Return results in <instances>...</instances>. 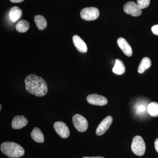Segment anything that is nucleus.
<instances>
[{"label": "nucleus", "mask_w": 158, "mask_h": 158, "mask_svg": "<svg viewBox=\"0 0 158 158\" xmlns=\"http://www.w3.org/2000/svg\"><path fill=\"white\" fill-rule=\"evenodd\" d=\"M25 83L26 90L35 96H45L48 91L47 84L44 79L36 75L27 76L25 80Z\"/></svg>", "instance_id": "obj_1"}, {"label": "nucleus", "mask_w": 158, "mask_h": 158, "mask_svg": "<svg viewBox=\"0 0 158 158\" xmlns=\"http://www.w3.org/2000/svg\"><path fill=\"white\" fill-rule=\"evenodd\" d=\"M1 150L4 155L11 158L20 157L25 153L24 149L19 144L10 141L2 143Z\"/></svg>", "instance_id": "obj_2"}, {"label": "nucleus", "mask_w": 158, "mask_h": 158, "mask_svg": "<svg viewBox=\"0 0 158 158\" xmlns=\"http://www.w3.org/2000/svg\"><path fill=\"white\" fill-rule=\"evenodd\" d=\"M132 151L135 154L138 156H142L145 151V144L144 140L140 136L134 137L131 144Z\"/></svg>", "instance_id": "obj_3"}, {"label": "nucleus", "mask_w": 158, "mask_h": 158, "mask_svg": "<svg viewBox=\"0 0 158 158\" xmlns=\"http://www.w3.org/2000/svg\"><path fill=\"white\" fill-rule=\"evenodd\" d=\"M72 120L74 126L79 132H83L88 129V122L86 118L82 115L76 114L73 117Z\"/></svg>", "instance_id": "obj_4"}, {"label": "nucleus", "mask_w": 158, "mask_h": 158, "mask_svg": "<svg viewBox=\"0 0 158 158\" xmlns=\"http://www.w3.org/2000/svg\"><path fill=\"white\" fill-rule=\"evenodd\" d=\"M99 15V11L95 7L86 8L81 11L82 19L86 21H93L96 19Z\"/></svg>", "instance_id": "obj_5"}, {"label": "nucleus", "mask_w": 158, "mask_h": 158, "mask_svg": "<svg viewBox=\"0 0 158 158\" xmlns=\"http://www.w3.org/2000/svg\"><path fill=\"white\" fill-rule=\"evenodd\" d=\"M124 12L132 16L137 17L140 16L142 13L141 9L137 3L134 2H129L126 3L123 7Z\"/></svg>", "instance_id": "obj_6"}, {"label": "nucleus", "mask_w": 158, "mask_h": 158, "mask_svg": "<svg viewBox=\"0 0 158 158\" xmlns=\"http://www.w3.org/2000/svg\"><path fill=\"white\" fill-rule=\"evenodd\" d=\"M54 128L57 134L61 138H66L69 137L70 132L68 127L64 123L57 121L54 124Z\"/></svg>", "instance_id": "obj_7"}, {"label": "nucleus", "mask_w": 158, "mask_h": 158, "mask_svg": "<svg viewBox=\"0 0 158 158\" xmlns=\"http://www.w3.org/2000/svg\"><path fill=\"white\" fill-rule=\"evenodd\" d=\"M113 117L109 116L103 119L97 128L96 134L97 135H103L106 131L113 122Z\"/></svg>", "instance_id": "obj_8"}, {"label": "nucleus", "mask_w": 158, "mask_h": 158, "mask_svg": "<svg viewBox=\"0 0 158 158\" xmlns=\"http://www.w3.org/2000/svg\"><path fill=\"white\" fill-rule=\"evenodd\" d=\"M87 100L89 103L95 106H103L108 103L107 99L106 97L95 94L88 95Z\"/></svg>", "instance_id": "obj_9"}, {"label": "nucleus", "mask_w": 158, "mask_h": 158, "mask_svg": "<svg viewBox=\"0 0 158 158\" xmlns=\"http://www.w3.org/2000/svg\"><path fill=\"white\" fill-rule=\"evenodd\" d=\"M28 120L24 116H17L12 119L11 127L14 129H21L27 125Z\"/></svg>", "instance_id": "obj_10"}, {"label": "nucleus", "mask_w": 158, "mask_h": 158, "mask_svg": "<svg viewBox=\"0 0 158 158\" xmlns=\"http://www.w3.org/2000/svg\"><path fill=\"white\" fill-rule=\"evenodd\" d=\"M117 44L126 56L129 57L131 56L133 54L132 49L124 38L123 37L118 38L117 40Z\"/></svg>", "instance_id": "obj_11"}, {"label": "nucleus", "mask_w": 158, "mask_h": 158, "mask_svg": "<svg viewBox=\"0 0 158 158\" xmlns=\"http://www.w3.org/2000/svg\"><path fill=\"white\" fill-rule=\"evenodd\" d=\"M73 40L75 46L77 49L82 53H86L88 51V48L86 43L78 35H75L73 37Z\"/></svg>", "instance_id": "obj_12"}, {"label": "nucleus", "mask_w": 158, "mask_h": 158, "mask_svg": "<svg viewBox=\"0 0 158 158\" xmlns=\"http://www.w3.org/2000/svg\"><path fill=\"white\" fill-rule=\"evenodd\" d=\"M31 137L33 140L37 143H43L44 142V135L41 130L39 128L35 127L31 133Z\"/></svg>", "instance_id": "obj_13"}, {"label": "nucleus", "mask_w": 158, "mask_h": 158, "mask_svg": "<svg viewBox=\"0 0 158 158\" xmlns=\"http://www.w3.org/2000/svg\"><path fill=\"white\" fill-rule=\"evenodd\" d=\"M22 10L17 6L12 7L9 12V16L13 22L17 21L22 15Z\"/></svg>", "instance_id": "obj_14"}, {"label": "nucleus", "mask_w": 158, "mask_h": 158, "mask_svg": "<svg viewBox=\"0 0 158 158\" xmlns=\"http://www.w3.org/2000/svg\"><path fill=\"white\" fill-rule=\"evenodd\" d=\"M125 66L123 62L118 59L115 60V65L112 69L113 73L117 75L123 74L125 72Z\"/></svg>", "instance_id": "obj_15"}, {"label": "nucleus", "mask_w": 158, "mask_h": 158, "mask_svg": "<svg viewBox=\"0 0 158 158\" xmlns=\"http://www.w3.org/2000/svg\"><path fill=\"white\" fill-rule=\"evenodd\" d=\"M152 62L150 59L148 57H144L141 60L138 68V72L142 73L149 69L151 65Z\"/></svg>", "instance_id": "obj_16"}, {"label": "nucleus", "mask_w": 158, "mask_h": 158, "mask_svg": "<svg viewBox=\"0 0 158 158\" xmlns=\"http://www.w3.org/2000/svg\"><path fill=\"white\" fill-rule=\"evenodd\" d=\"M34 22L38 29L40 31L44 30L47 27V22L45 18L41 15H37L34 17Z\"/></svg>", "instance_id": "obj_17"}, {"label": "nucleus", "mask_w": 158, "mask_h": 158, "mask_svg": "<svg viewBox=\"0 0 158 158\" xmlns=\"http://www.w3.org/2000/svg\"><path fill=\"white\" fill-rule=\"evenodd\" d=\"M30 23L25 20L19 21L17 23L15 28L18 32L19 33H25L29 30L30 28Z\"/></svg>", "instance_id": "obj_18"}, {"label": "nucleus", "mask_w": 158, "mask_h": 158, "mask_svg": "<svg viewBox=\"0 0 158 158\" xmlns=\"http://www.w3.org/2000/svg\"><path fill=\"white\" fill-rule=\"evenodd\" d=\"M148 105L145 102H138L137 104H135V108L136 110V114L138 115H142L145 114L148 112Z\"/></svg>", "instance_id": "obj_19"}, {"label": "nucleus", "mask_w": 158, "mask_h": 158, "mask_svg": "<svg viewBox=\"0 0 158 158\" xmlns=\"http://www.w3.org/2000/svg\"><path fill=\"white\" fill-rule=\"evenodd\" d=\"M148 113L153 117L158 116V103L152 102L150 103L148 106Z\"/></svg>", "instance_id": "obj_20"}, {"label": "nucleus", "mask_w": 158, "mask_h": 158, "mask_svg": "<svg viewBox=\"0 0 158 158\" xmlns=\"http://www.w3.org/2000/svg\"><path fill=\"white\" fill-rule=\"evenodd\" d=\"M150 0H137V4L141 9L147 8L149 6Z\"/></svg>", "instance_id": "obj_21"}, {"label": "nucleus", "mask_w": 158, "mask_h": 158, "mask_svg": "<svg viewBox=\"0 0 158 158\" xmlns=\"http://www.w3.org/2000/svg\"><path fill=\"white\" fill-rule=\"evenodd\" d=\"M152 31L154 34L158 35V25L153 26L152 27Z\"/></svg>", "instance_id": "obj_22"}, {"label": "nucleus", "mask_w": 158, "mask_h": 158, "mask_svg": "<svg viewBox=\"0 0 158 158\" xmlns=\"http://www.w3.org/2000/svg\"><path fill=\"white\" fill-rule=\"evenodd\" d=\"M155 148L157 152L158 153V138L156 139L154 143Z\"/></svg>", "instance_id": "obj_23"}, {"label": "nucleus", "mask_w": 158, "mask_h": 158, "mask_svg": "<svg viewBox=\"0 0 158 158\" xmlns=\"http://www.w3.org/2000/svg\"><path fill=\"white\" fill-rule=\"evenodd\" d=\"M10 1L11 2L17 3L22 2L24 0H10Z\"/></svg>", "instance_id": "obj_24"}, {"label": "nucleus", "mask_w": 158, "mask_h": 158, "mask_svg": "<svg viewBox=\"0 0 158 158\" xmlns=\"http://www.w3.org/2000/svg\"><path fill=\"white\" fill-rule=\"evenodd\" d=\"M82 158H104L103 157L97 156V157H84Z\"/></svg>", "instance_id": "obj_25"}, {"label": "nucleus", "mask_w": 158, "mask_h": 158, "mask_svg": "<svg viewBox=\"0 0 158 158\" xmlns=\"http://www.w3.org/2000/svg\"><path fill=\"white\" fill-rule=\"evenodd\" d=\"M2 105L0 104V111H1V110H2Z\"/></svg>", "instance_id": "obj_26"}]
</instances>
